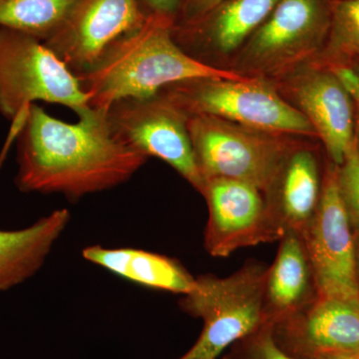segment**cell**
<instances>
[{"mask_svg":"<svg viewBox=\"0 0 359 359\" xmlns=\"http://www.w3.org/2000/svg\"><path fill=\"white\" fill-rule=\"evenodd\" d=\"M194 154L204 181L228 178L257 187L266 195L299 136L271 133L209 115L188 117Z\"/></svg>","mask_w":359,"mask_h":359,"instance_id":"obj_5","label":"cell"},{"mask_svg":"<svg viewBox=\"0 0 359 359\" xmlns=\"http://www.w3.org/2000/svg\"><path fill=\"white\" fill-rule=\"evenodd\" d=\"M185 0H139L147 18H164L176 23Z\"/></svg>","mask_w":359,"mask_h":359,"instance_id":"obj_23","label":"cell"},{"mask_svg":"<svg viewBox=\"0 0 359 359\" xmlns=\"http://www.w3.org/2000/svg\"><path fill=\"white\" fill-rule=\"evenodd\" d=\"M273 83L313 125L330 160L339 167L356 138V113L351 94L334 71L309 63Z\"/></svg>","mask_w":359,"mask_h":359,"instance_id":"obj_11","label":"cell"},{"mask_svg":"<svg viewBox=\"0 0 359 359\" xmlns=\"http://www.w3.org/2000/svg\"><path fill=\"white\" fill-rule=\"evenodd\" d=\"M358 235L354 237L355 241V257H356V269L359 271V230L358 231Z\"/></svg>","mask_w":359,"mask_h":359,"instance_id":"obj_27","label":"cell"},{"mask_svg":"<svg viewBox=\"0 0 359 359\" xmlns=\"http://www.w3.org/2000/svg\"><path fill=\"white\" fill-rule=\"evenodd\" d=\"M173 26L172 21L151 16L113 41L93 68L77 77L90 107L105 110L120 99L148 98L168 85L197 78L248 79L187 55L175 42Z\"/></svg>","mask_w":359,"mask_h":359,"instance_id":"obj_2","label":"cell"},{"mask_svg":"<svg viewBox=\"0 0 359 359\" xmlns=\"http://www.w3.org/2000/svg\"><path fill=\"white\" fill-rule=\"evenodd\" d=\"M278 2L224 0L196 20L176 23L172 34L187 55L202 65L226 70Z\"/></svg>","mask_w":359,"mask_h":359,"instance_id":"obj_13","label":"cell"},{"mask_svg":"<svg viewBox=\"0 0 359 359\" xmlns=\"http://www.w3.org/2000/svg\"><path fill=\"white\" fill-rule=\"evenodd\" d=\"M224 1V0H185L176 23L196 20Z\"/></svg>","mask_w":359,"mask_h":359,"instance_id":"obj_24","label":"cell"},{"mask_svg":"<svg viewBox=\"0 0 359 359\" xmlns=\"http://www.w3.org/2000/svg\"><path fill=\"white\" fill-rule=\"evenodd\" d=\"M351 69L353 71L354 74H355L356 76H358L359 80V62L355 63V65L351 66Z\"/></svg>","mask_w":359,"mask_h":359,"instance_id":"obj_28","label":"cell"},{"mask_svg":"<svg viewBox=\"0 0 359 359\" xmlns=\"http://www.w3.org/2000/svg\"><path fill=\"white\" fill-rule=\"evenodd\" d=\"M342 196L349 215L359 223V147L358 136L349 149L344 163L339 167Z\"/></svg>","mask_w":359,"mask_h":359,"instance_id":"obj_22","label":"cell"},{"mask_svg":"<svg viewBox=\"0 0 359 359\" xmlns=\"http://www.w3.org/2000/svg\"><path fill=\"white\" fill-rule=\"evenodd\" d=\"M323 181L316 152L302 140L285 158L275 183L264 195L269 211L285 233L292 231L302 235L306 230L320 205Z\"/></svg>","mask_w":359,"mask_h":359,"instance_id":"obj_15","label":"cell"},{"mask_svg":"<svg viewBox=\"0 0 359 359\" xmlns=\"http://www.w3.org/2000/svg\"><path fill=\"white\" fill-rule=\"evenodd\" d=\"M159 93L188 116L209 115L271 133L318 138L309 120L264 79L197 78Z\"/></svg>","mask_w":359,"mask_h":359,"instance_id":"obj_4","label":"cell"},{"mask_svg":"<svg viewBox=\"0 0 359 359\" xmlns=\"http://www.w3.org/2000/svg\"><path fill=\"white\" fill-rule=\"evenodd\" d=\"M78 118L63 122L32 104L14 124L20 192L79 200L126 183L147 162L111 134L104 110Z\"/></svg>","mask_w":359,"mask_h":359,"instance_id":"obj_1","label":"cell"},{"mask_svg":"<svg viewBox=\"0 0 359 359\" xmlns=\"http://www.w3.org/2000/svg\"><path fill=\"white\" fill-rule=\"evenodd\" d=\"M316 359H359V354L356 353H330L325 354V355L320 356Z\"/></svg>","mask_w":359,"mask_h":359,"instance_id":"obj_26","label":"cell"},{"mask_svg":"<svg viewBox=\"0 0 359 359\" xmlns=\"http://www.w3.org/2000/svg\"><path fill=\"white\" fill-rule=\"evenodd\" d=\"M82 256L90 263L151 289L186 295L196 287V278L179 262L154 252L92 245L85 248Z\"/></svg>","mask_w":359,"mask_h":359,"instance_id":"obj_18","label":"cell"},{"mask_svg":"<svg viewBox=\"0 0 359 359\" xmlns=\"http://www.w3.org/2000/svg\"><path fill=\"white\" fill-rule=\"evenodd\" d=\"M271 332L280 348L295 359L359 354V304L318 295L306 308L271 325Z\"/></svg>","mask_w":359,"mask_h":359,"instance_id":"obj_14","label":"cell"},{"mask_svg":"<svg viewBox=\"0 0 359 359\" xmlns=\"http://www.w3.org/2000/svg\"><path fill=\"white\" fill-rule=\"evenodd\" d=\"M269 266L249 262L226 278L205 275L180 306L204 328L192 348L179 359H217L238 339L264 323V294Z\"/></svg>","mask_w":359,"mask_h":359,"instance_id":"obj_6","label":"cell"},{"mask_svg":"<svg viewBox=\"0 0 359 359\" xmlns=\"http://www.w3.org/2000/svg\"><path fill=\"white\" fill-rule=\"evenodd\" d=\"M75 0H0V27L28 33L45 41Z\"/></svg>","mask_w":359,"mask_h":359,"instance_id":"obj_20","label":"cell"},{"mask_svg":"<svg viewBox=\"0 0 359 359\" xmlns=\"http://www.w3.org/2000/svg\"><path fill=\"white\" fill-rule=\"evenodd\" d=\"M224 359H295L285 353L273 339L271 325L263 323L252 334L238 339Z\"/></svg>","mask_w":359,"mask_h":359,"instance_id":"obj_21","label":"cell"},{"mask_svg":"<svg viewBox=\"0 0 359 359\" xmlns=\"http://www.w3.org/2000/svg\"><path fill=\"white\" fill-rule=\"evenodd\" d=\"M269 266L264 294V323L273 325L318 297L313 268L301 233L287 231Z\"/></svg>","mask_w":359,"mask_h":359,"instance_id":"obj_16","label":"cell"},{"mask_svg":"<svg viewBox=\"0 0 359 359\" xmlns=\"http://www.w3.org/2000/svg\"><path fill=\"white\" fill-rule=\"evenodd\" d=\"M359 62V0H334L330 32L313 65L347 67Z\"/></svg>","mask_w":359,"mask_h":359,"instance_id":"obj_19","label":"cell"},{"mask_svg":"<svg viewBox=\"0 0 359 359\" xmlns=\"http://www.w3.org/2000/svg\"><path fill=\"white\" fill-rule=\"evenodd\" d=\"M104 112L115 138L146 157L164 161L202 194L205 181L187 126L189 116L166 97L120 99Z\"/></svg>","mask_w":359,"mask_h":359,"instance_id":"obj_8","label":"cell"},{"mask_svg":"<svg viewBox=\"0 0 359 359\" xmlns=\"http://www.w3.org/2000/svg\"><path fill=\"white\" fill-rule=\"evenodd\" d=\"M70 219L68 210L59 209L22 230H0V292L25 283L41 269Z\"/></svg>","mask_w":359,"mask_h":359,"instance_id":"obj_17","label":"cell"},{"mask_svg":"<svg viewBox=\"0 0 359 359\" xmlns=\"http://www.w3.org/2000/svg\"><path fill=\"white\" fill-rule=\"evenodd\" d=\"M147 20L139 0H75L44 44L79 77L113 41Z\"/></svg>","mask_w":359,"mask_h":359,"instance_id":"obj_12","label":"cell"},{"mask_svg":"<svg viewBox=\"0 0 359 359\" xmlns=\"http://www.w3.org/2000/svg\"><path fill=\"white\" fill-rule=\"evenodd\" d=\"M334 71L335 74L339 78L342 84L346 86L347 91L351 94L353 98L354 106H355V113L358 116V129L356 131V136H358V147H359V80L358 76L354 74L351 68L347 67H337L330 68Z\"/></svg>","mask_w":359,"mask_h":359,"instance_id":"obj_25","label":"cell"},{"mask_svg":"<svg viewBox=\"0 0 359 359\" xmlns=\"http://www.w3.org/2000/svg\"><path fill=\"white\" fill-rule=\"evenodd\" d=\"M201 195L209 209L205 248L212 257H226L238 249L280 241L285 235L257 187L211 178L205 180Z\"/></svg>","mask_w":359,"mask_h":359,"instance_id":"obj_10","label":"cell"},{"mask_svg":"<svg viewBox=\"0 0 359 359\" xmlns=\"http://www.w3.org/2000/svg\"><path fill=\"white\" fill-rule=\"evenodd\" d=\"M334 0H278L226 70L275 82L313 63L330 32Z\"/></svg>","mask_w":359,"mask_h":359,"instance_id":"obj_3","label":"cell"},{"mask_svg":"<svg viewBox=\"0 0 359 359\" xmlns=\"http://www.w3.org/2000/svg\"><path fill=\"white\" fill-rule=\"evenodd\" d=\"M302 236L318 295L359 304L355 241L334 163L323 177L318 211Z\"/></svg>","mask_w":359,"mask_h":359,"instance_id":"obj_9","label":"cell"},{"mask_svg":"<svg viewBox=\"0 0 359 359\" xmlns=\"http://www.w3.org/2000/svg\"><path fill=\"white\" fill-rule=\"evenodd\" d=\"M39 101L66 106L78 117L92 109L78 78L43 41L0 27V115L15 124Z\"/></svg>","mask_w":359,"mask_h":359,"instance_id":"obj_7","label":"cell"}]
</instances>
